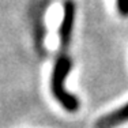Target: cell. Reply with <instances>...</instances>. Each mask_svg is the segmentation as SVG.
<instances>
[{
    "label": "cell",
    "instance_id": "7a4b0ae2",
    "mask_svg": "<svg viewBox=\"0 0 128 128\" xmlns=\"http://www.w3.org/2000/svg\"><path fill=\"white\" fill-rule=\"evenodd\" d=\"M74 18H75V4L72 0H67L64 3V14L63 20L60 25L59 36H60V48L63 52H67L71 42L72 27H74Z\"/></svg>",
    "mask_w": 128,
    "mask_h": 128
},
{
    "label": "cell",
    "instance_id": "6da1fadb",
    "mask_svg": "<svg viewBox=\"0 0 128 128\" xmlns=\"http://www.w3.org/2000/svg\"><path fill=\"white\" fill-rule=\"evenodd\" d=\"M72 68V60L67 54V52H63L59 54L53 66L52 71V78H50V89L52 94L54 98L60 102V105L66 109L67 112H76L79 109V100L75 96H72L70 91L66 90L64 82L67 76L70 75V71Z\"/></svg>",
    "mask_w": 128,
    "mask_h": 128
},
{
    "label": "cell",
    "instance_id": "277c9868",
    "mask_svg": "<svg viewBox=\"0 0 128 128\" xmlns=\"http://www.w3.org/2000/svg\"><path fill=\"white\" fill-rule=\"evenodd\" d=\"M117 10L123 16H128V0H117Z\"/></svg>",
    "mask_w": 128,
    "mask_h": 128
},
{
    "label": "cell",
    "instance_id": "3957f363",
    "mask_svg": "<svg viewBox=\"0 0 128 128\" xmlns=\"http://www.w3.org/2000/svg\"><path fill=\"white\" fill-rule=\"evenodd\" d=\"M126 121H128V102L123 108L101 117L96 123V128H116Z\"/></svg>",
    "mask_w": 128,
    "mask_h": 128
}]
</instances>
